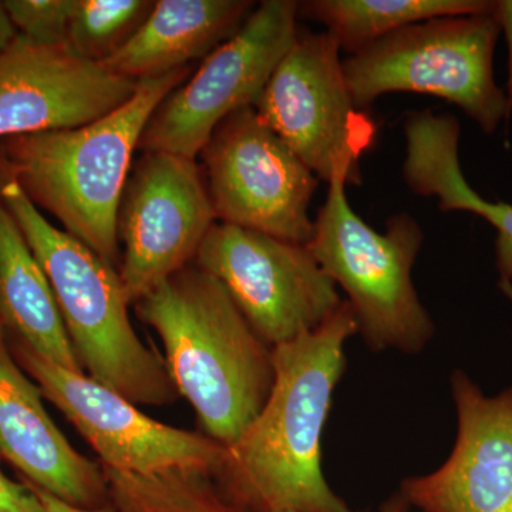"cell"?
Segmentation results:
<instances>
[{
  "instance_id": "1",
  "label": "cell",
  "mask_w": 512,
  "mask_h": 512,
  "mask_svg": "<svg viewBox=\"0 0 512 512\" xmlns=\"http://www.w3.org/2000/svg\"><path fill=\"white\" fill-rule=\"evenodd\" d=\"M357 335L355 313L342 302L323 325L274 348L271 394L234 444L218 477L254 512H355L330 488L322 468V434L333 393Z\"/></svg>"
},
{
  "instance_id": "2",
  "label": "cell",
  "mask_w": 512,
  "mask_h": 512,
  "mask_svg": "<svg viewBox=\"0 0 512 512\" xmlns=\"http://www.w3.org/2000/svg\"><path fill=\"white\" fill-rule=\"evenodd\" d=\"M156 330L178 394L224 447L261 413L275 382L274 349L256 335L224 285L191 264L136 303Z\"/></svg>"
},
{
  "instance_id": "3",
  "label": "cell",
  "mask_w": 512,
  "mask_h": 512,
  "mask_svg": "<svg viewBox=\"0 0 512 512\" xmlns=\"http://www.w3.org/2000/svg\"><path fill=\"white\" fill-rule=\"evenodd\" d=\"M191 66L140 82L126 104L70 130L0 140V173L107 264H119L117 218L144 128Z\"/></svg>"
},
{
  "instance_id": "4",
  "label": "cell",
  "mask_w": 512,
  "mask_h": 512,
  "mask_svg": "<svg viewBox=\"0 0 512 512\" xmlns=\"http://www.w3.org/2000/svg\"><path fill=\"white\" fill-rule=\"evenodd\" d=\"M3 202L55 293L67 335L87 376L143 406L178 397L164 359L138 338L119 271L79 239L53 227L20 185L0 173Z\"/></svg>"
},
{
  "instance_id": "5",
  "label": "cell",
  "mask_w": 512,
  "mask_h": 512,
  "mask_svg": "<svg viewBox=\"0 0 512 512\" xmlns=\"http://www.w3.org/2000/svg\"><path fill=\"white\" fill-rule=\"evenodd\" d=\"M423 239L419 222L406 212L390 217L383 232L375 231L350 207L346 181H330L308 247L345 291L357 333L373 352L416 355L433 339L434 322L412 276Z\"/></svg>"
},
{
  "instance_id": "6",
  "label": "cell",
  "mask_w": 512,
  "mask_h": 512,
  "mask_svg": "<svg viewBox=\"0 0 512 512\" xmlns=\"http://www.w3.org/2000/svg\"><path fill=\"white\" fill-rule=\"evenodd\" d=\"M500 25L493 6L406 26L343 60L357 109L383 94H427L456 104L485 134L510 119L512 106L494 76Z\"/></svg>"
},
{
  "instance_id": "7",
  "label": "cell",
  "mask_w": 512,
  "mask_h": 512,
  "mask_svg": "<svg viewBox=\"0 0 512 512\" xmlns=\"http://www.w3.org/2000/svg\"><path fill=\"white\" fill-rule=\"evenodd\" d=\"M340 52L328 32L299 30L254 109L319 180L360 184L376 124L357 109Z\"/></svg>"
},
{
  "instance_id": "8",
  "label": "cell",
  "mask_w": 512,
  "mask_h": 512,
  "mask_svg": "<svg viewBox=\"0 0 512 512\" xmlns=\"http://www.w3.org/2000/svg\"><path fill=\"white\" fill-rule=\"evenodd\" d=\"M299 2L265 0L234 36L212 50L151 116L138 150L195 160L215 128L235 111L254 107L298 37Z\"/></svg>"
},
{
  "instance_id": "9",
  "label": "cell",
  "mask_w": 512,
  "mask_h": 512,
  "mask_svg": "<svg viewBox=\"0 0 512 512\" xmlns=\"http://www.w3.org/2000/svg\"><path fill=\"white\" fill-rule=\"evenodd\" d=\"M194 264L227 289L269 348L318 329L342 305L308 245L215 222Z\"/></svg>"
},
{
  "instance_id": "10",
  "label": "cell",
  "mask_w": 512,
  "mask_h": 512,
  "mask_svg": "<svg viewBox=\"0 0 512 512\" xmlns=\"http://www.w3.org/2000/svg\"><path fill=\"white\" fill-rule=\"evenodd\" d=\"M200 156L218 222L295 244L311 242L309 205L318 177L259 119L254 107L222 121Z\"/></svg>"
},
{
  "instance_id": "11",
  "label": "cell",
  "mask_w": 512,
  "mask_h": 512,
  "mask_svg": "<svg viewBox=\"0 0 512 512\" xmlns=\"http://www.w3.org/2000/svg\"><path fill=\"white\" fill-rule=\"evenodd\" d=\"M8 340L16 362L92 446L101 467L133 474L220 470L225 447L207 434L151 419L136 403L86 373L50 362L13 336Z\"/></svg>"
},
{
  "instance_id": "12",
  "label": "cell",
  "mask_w": 512,
  "mask_h": 512,
  "mask_svg": "<svg viewBox=\"0 0 512 512\" xmlns=\"http://www.w3.org/2000/svg\"><path fill=\"white\" fill-rule=\"evenodd\" d=\"M217 222L200 164L163 151H143L121 197L117 234L120 279L130 305L194 264Z\"/></svg>"
},
{
  "instance_id": "13",
  "label": "cell",
  "mask_w": 512,
  "mask_h": 512,
  "mask_svg": "<svg viewBox=\"0 0 512 512\" xmlns=\"http://www.w3.org/2000/svg\"><path fill=\"white\" fill-rule=\"evenodd\" d=\"M140 83L18 36L0 53V140L87 126L120 109Z\"/></svg>"
},
{
  "instance_id": "14",
  "label": "cell",
  "mask_w": 512,
  "mask_h": 512,
  "mask_svg": "<svg viewBox=\"0 0 512 512\" xmlns=\"http://www.w3.org/2000/svg\"><path fill=\"white\" fill-rule=\"evenodd\" d=\"M457 436L433 473L399 493L417 512H512V386L487 396L463 370L451 375Z\"/></svg>"
},
{
  "instance_id": "15",
  "label": "cell",
  "mask_w": 512,
  "mask_h": 512,
  "mask_svg": "<svg viewBox=\"0 0 512 512\" xmlns=\"http://www.w3.org/2000/svg\"><path fill=\"white\" fill-rule=\"evenodd\" d=\"M0 454L57 500L99 510L110 504L109 484L100 464L67 441L43 404L40 387L19 366L0 323Z\"/></svg>"
},
{
  "instance_id": "16",
  "label": "cell",
  "mask_w": 512,
  "mask_h": 512,
  "mask_svg": "<svg viewBox=\"0 0 512 512\" xmlns=\"http://www.w3.org/2000/svg\"><path fill=\"white\" fill-rule=\"evenodd\" d=\"M254 9L248 0H158L136 35L101 64L137 83L165 76L205 59Z\"/></svg>"
},
{
  "instance_id": "17",
  "label": "cell",
  "mask_w": 512,
  "mask_h": 512,
  "mask_svg": "<svg viewBox=\"0 0 512 512\" xmlns=\"http://www.w3.org/2000/svg\"><path fill=\"white\" fill-rule=\"evenodd\" d=\"M403 177L410 190L436 197L444 212L476 214L497 231L495 262L504 284L512 282V204L488 201L470 184L460 163V123L450 114L413 111L404 119Z\"/></svg>"
},
{
  "instance_id": "18",
  "label": "cell",
  "mask_w": 512,
  "mask_h": 512,
  "mask_svg": "<svg viewBox=\"0 0 512 512\" xmlns=\"http://www.w3.org/2000/svg\"><path fill=\"white\" fill-rule=\"evenodd\" d=\"M0 323L40 356L83 372L49 279L0 201Z\"/></svg>"
},
{
  "instance_id": "19",
  "label": "cell",
  "mask_w": 512,
  "mask_h": 512,
  "mask_svg": "<svg viewBox=\"0 0 512 512\" xmlns=\"http://www.w3.org/2000/svg\"><path fill=\"white\" fill-rule=\"evenodd\" d=\"M488 0H309L299 2V18L315 20L350 56L382 37L444 16L488 12Z\"/></svg>"
},
{
  "instance_id": "20",
  "label": "cell",
  "mask_w": 512,
  "mask_h": 512,
  "mask_svg": "<svg viewBox=\"0 0 512 512\" xmlns=\"http://www.w3.org/2000/svg\"><path fill=\"white\" fill-rule=\"evenodd\" d=\"M103 468L116 512H254L229 493L211 468H175L153 474Z\"/></svg>"
},
{
  "instance_id": "21",
  "label": "cell",
  "mask_w": 512,
  "mask_h": 512,
  "mask_svg": "<svg viewBox=\"0 0 512 512\" xmlns=\"http://www.w3.org/2000/svg\"><path fill=\"white\" fill-rule=\"evenodd\" d=\"M153 6L150 0H77L67 49L89 62L104 63L136 35Z\"/></svg>"
},
{
  "instance_id": "22",
  "label": "cell",
  "mask_w": 512,
  "mask_h": 512,
  "mask_svg": "<svg viewBox=\"0 0 512 512\" xmlns=\"http://www.w3.org/2000/svg\"><path fill=\"white\" fill-rule=\"evenodd\" d=\"M77 0H6L3 2L19 36L39 45H66Z\"/></svg>"
},
{
  "instance_id": "23",
  "label": "cell",
  "mask_w": 512,
  "mask_h": 512,
  "mask_svg": "<svg viewBox=\"0 0 512 512\" xmlns=\"http://www.w3.org/2000/svg\"><path fill=\"white\" fill-rule=\"evenodd\" d=\"M0 454V512H49L25 481L16 483L2 470Z\"/></svg>"
},
{
  "instance_id": "24",
  "label": "cell",
  "mask_w": 512,
  "mask_h": 512,
  "mask_svg": "<svg viewBox=\"0 0 512 512\" xmlns=\"http://www.w3.org/2000/svg\"><path fill=\"white\" fill-rule=\"evenodd\" d=\"M493 12L501 32L504 33L505 42L508 49L507 64V93L508 100L512 106V0H495L493 2Z\"/></svg>"
},
{
  "instance_id": "25",
  "label": "cell",
  "mask_w": 512,
  "mask_h": 512,
  "mask_svg": "<svg viewBox=\"0 0 512 512\" xmlns=\"http://www.w3.org/2000/svg\"><path fill=\"white\" fill-rule=\"evenodd\" d=\"M22 481H25V483L35 491V494L40 498V501H42L46 510L49 512H116L114 508L111 507V504L99 508V510H82V508L72 507V505L63 503V501L57 500L53 495L47 494L45 491L40 490V488L35 487V485L28 483V481L23 480V478Z\"/></svg>"
},
{
  "instance_id": "26",
  "label": "cell",
  "mask_w": 512,
  "mask_h": 512,
  "mask_svg": "<svg viewBox=\"0 0 512 512\" xmlns=\"http://www.w3.org/2000/svg\"><path fill=\"white\" fill-rule=\"evenodd\" d=\"M18 36V30L13 26L12 20H10L8 12H6L5 5H3V2H0V53L5 52Z\"/></svg>"
},
{
  "instance_id": "27",
  "label": "cell",
  "mask_w": 512,
  "mask_h": 512,
  "mask_svg": "<svg viewBox=\"0 0 512 512\" xmlns=\"http://www.w3.org/2000/svg\"><path fill=\"white\" fill-rule=\"evenodd\" d=\"M410 510H412V508H410L409 504L404 501V498L400 495L399 491L392 495L389 500L384 501L382 508H380V512H410Z\"/></svg>"
}]
</instances>
